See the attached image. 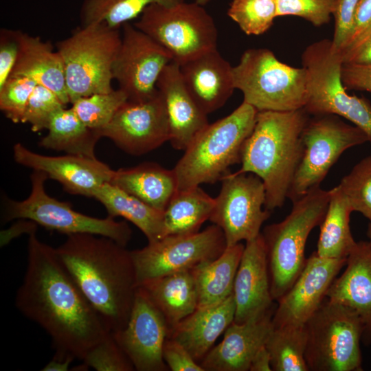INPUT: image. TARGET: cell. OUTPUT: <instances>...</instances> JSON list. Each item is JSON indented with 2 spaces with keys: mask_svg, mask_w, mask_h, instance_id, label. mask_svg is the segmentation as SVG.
<instances>
[{
  "mask_svg": "<svg viewBox=\"0 0 371 371\" xmlns=\"http://www.w3.org/2000/svg\"><path fill=\"white\" fill-rule=\"evenodd\" d=\"M36 231L28 238L27 265L15 304L49 335L54 358L83 360L109 333L59 260Z\"/></svg>",
  "mask_w": 371,
  "mask_h": 371,
  "instance_id": "cell-1",
  "label": "cell"
},
{
  "mask_svg": "<svg viewBox=\"0 0 371 371\" xmlns=\"http://www.w3.org/2000/svg\"><path fill=\"white\" fill-rule=\"evenodd\" d=\"M55 249L106 330L124 328L138 287L131 251L111 238L90 234L69 235Z\"/></svg>",
  "mask_w": 371,
  "mask_h": 371,
  "instance_id": "cell-2",
  "label": "cell"
},
{
  "mask_svg": "<svg viewBox=\"0 0 371 371\" xmlns=\"http://www.w3.org/2000/svg\"><path fill=\"white\" fill-rule=\"evenodd\" d=\"M310 115L305 109L258 111L254 127L245 141L241 167L236 172L252 173L263 182L265 207H281L303 155L302 133Z\"/></svg>",
  "mask_w": 371,
  "mask_h": 371,
  "instance_id": "cell-3",
  "label": "cell"
},
{
  "mask_svg": "<svg viewBox=\"0 0 371 371\" xmlns=\"http://www.w3.org/2000/svg\"><path fill=\"white\" fill-rule=\"evenodd\" d=\"M258 111L245 102L228 115L208 124L194 138L173 170L177 190L214 183L240 163L243 145L251 133Z\"/></svg>",
  "mask_w": 371,
  "mask_h": 371,
  "instance_id": "cell-4",
  "label": "cell"
},
{
  "mask_svg": "<svg viewBox=\"0 0 371 371\" xmlns=\"http://www.w3.org/2000/svg\"><path fill=\"white\" fill-rule=\"evenodd\" d=\"M330 192L317 187L293 202L289 214L267 226L262 234L267 251L271 293L278 300L293 285L306 259L304 249L312 229L321 224Z\"/></svg>",
  "mask_w": 371,
  "mask_h": 371,
  "instance_id": "cell-5",
  "label": "cell"
},
{
  "mask_svg": "<svg viewBox=\"0 0 371 371\" xmlns=\"http://www.w3.org/2000/svg\"><path fill=\"white\" fill-rule=\"evenodd\" d=\"M236 89L243 101L258 111H289L303 109L308 98V74L280 61L267 48L245 51L232 67Z\"/></svg>",
  "mask_w": 371,
  "mask_h": 371,
  "instance_id": "cell-6",
  "label": "cell"
},
{
  "mask_svg": "<svg viewBox=\"0 0 371 371\" xmlns=\"http://www.w3.org/2000/svg\"><path fill=\"white\" fill-rule=\"evenodd\" d=\"M121 40L120 29L91 23L80 25L56 43L71 104L79 98L113 89L112 67Z\"/></svg>",
  "mask_w": 371,
  "mask_h": 371,
  "instance_id": "cell-7",
  "label": "cell"
},
{
  "mask_svg": "<svg viewBox=\"0 0 371 371\" xmlns=\"http://www.w3.org/2000/svg\"><path fill=\"white\" fill-rule=\"evenodd\" d=\"M304 329V357L308 370H362L363 328L354 310L326 297Z\"/></svg>",
  "mask_w": 371,
  "mask_h": 371,
  "instance_id": "cell-8",
  "label": "cell"
},
{
  "mask_svg": "<svg viewBox=\"0 0 371 371\" xmlns=\"http://www.w3.org/2000/svg\"><path fill=\"white\" fill-rule=\"evenodd\" d=\"M302 63L308 74L305 111L310 115L344 117L364 131L371 144V104L365 98L348 93L341 80V56L332 40H321L306 47Z\"/></svg>",
  "mask_w": 371,
  "mask_h": 371,
  "instance_id": "cell-9",
  "label": "cell"
},
{
  "mask_svg": "<svg viewBox=\"0 0 371 371\" xmlns=\"http://www.w3.org/2000/svg\"><path fill=\"white\" fill-rule=\"evenodd\" d=\"M48 179L41 171L34 170L30 175L31 192L23 201L3 196L1 221L6 223L14 219H26L52 231L66 234H90L111 238L126 246L132 231L126 221L114 218L90 216L74 210L68 202L50 196L45 190Z\"/></svg>",
  "mask_w": 371,
  "mask_h": 371,
  "instance_id": "cell-10",
  "label": "cell"
},
{
  "mask_svg": "<svg viewBox=\"0 0 371 371\" xmlns=\"http://www.w3.org/2000/svg\"><path fill=\"white\" fill-rule=\"evenodd\" d=\"M133 25L164 47L179 65L217 49L214 21L195 1L172 5L152 4Z\"/></svg>",
  "mask_w": 371,
  "mask_h": 371,
  "instance_id": "cell-11",
  "label": "cell"
},
{
  "mask_svg": "<svg viewBox=\"0 0 371 371\" xmlns=\"http://www.w3.org/2000/svg\"><path fill=\"white\" fill-rule=\"evenodd\" d=\"M303 155L290 188L292 202L320 183L341 155L347 149L369 142L367 135L355 125L333 114L313 115L302 133Z\"/></svg>",
  "mask_w": 371,
  "mask_h": 371,
  "instance_id": "cell-12",
  "label": "cell"
},
{
  "mask_svg": "<svg viewBox=\"0 0 371 371\" xmlns=\"http://www.w3.org/2000/svg\"><path fill=\"white\" fill-rule=\"evenodd\" d=\"M227 247L222 229L212 225L201 232L167 236L131 251L137 286L170 273L191 271L218 258Z\"/></svg>",
  "mask_w": 371,
  "mask_h": 371,
  "instance_id": "cell-13",
  "label": "cell"
},
{
  "mask_svg": "<svg viewBox=\"0 0 371 371\" xmlns=\"http://www.w3.org/2000/svg\"><path fill=\"white\" fill-rule=\"evenodd\" d=\"M221 181L209 220L222 229L227 247L256 238L270 216V211L262 208L266 200L262 181L252 173L229 172Z\"/></svg>",
  "mask_w": 371,
  "mask_h": 371,
  "instance_id": "cell-14",
  "label": "cell"
},
{
  "mask_svg": "<svg viewBox=\"0 0 371 371\" xmlns=\"http://www.w3.org/2000/svg\"><path fill=\"white\" fill-rule=\"evenodd\" d=\"M122 27L121 43L112 67L113 78L128 100L145 101L157 93V80L172 58L134 25L128 22Z\"/></svg>",
  "mask_w": 371,
  "mask_h": 371,
  "instance_id": "cell-15",
  "label": "cell"
},
{
  "mask_svg": "<svg viewBox=\"0 0 371 371\" xmlns=\"http://www.w3.org/2000/svg\"><path fill=\"white\" fill-rule=\"evenodd\" d=\"M125 153L146 154L170 139L167 112L161 94L142 102L126 101L111 121L98 131Z\"/></svg>",
  "mask_w": 371,
  "mask_h": 371,
  "instance_id": "cell-16",
  "label": "cell"
},
{
  "mask_svg": "<svg viewBox=\"0 0 371 371\" xmlns=\"http://www.w3.org/2000/svg\"><path fill=\"white\" fill-rule=\"evenodd\" d=\"M169 326L146 291L138 286L126 326L111 333L138 371H166L163 357Z\"/></svg>",
  "mask_w": 371,
  "mask_h": 371,
  "instance_id": "cell-17",
  "label": "cell"
},
{
  "mask_svg": "<svg viewBox=\"0 0 371 371\" xmlns=\"http://www.w3.org/2000/svg\"><path fill=\"white\" fill-rule=\"evenodd\" d=\"M346 260L324 258L313 252L291 287L278 300L273 328L304 326L326 297Z\"/></svg>",
  "mask_w": 371,
  "mask_h": 371,
  "instance_id": "cell-18",
  "label": "cell"
},
{
  "mask_svg": "<svg viewBox=\"0 0 371 371\" xmlns=\"http://www.w3.org/2000/svg\"><path fill=\"white\" fill-rule=\"evenodd\" d=\"M14 161L23 166L44 172L59 182L70 194L93 198L97 190L110 182L114 172L96 157L69 155L48 156L38 154L19 142L13 146Z\"/></svg>",
  "mask_w": 371,
  "mask_h": 371,
  "instance_id": "cell-19",
  "label": "cell"
},
{
  "mask_svg": "<svg viewBox=\"0 0 371 371\" xmlns=\"http://www.w3.org/2000/svg\"><path fill=\"white\" fill-rule=\"evenodd\" d=\"M234 322L244 323L273 309L267 251L262 234L247 241L236 274Z\"/></svg>",
  "mask_w": 371,
  "mask_h": 371,
  "instance_id": "cell-20",
  "label": "cell"
},
{
  "mask_svg": "<svg viewBox=\"0 0 371 371\" xmlns=\"http://www.w3.org/2000/svg\"><path fill=\"white\" fill-rule=\"evenodd\" d=\"M274 311L242 324L233 322L225 330L222 341L201 360L204 370H249L252 359L265 346L273 329Z\"/></svg>",
  "mask_w": 371,
  "mask_h": 371,
  "instance_id": "cell-21",
  "label": "cell"
},
{
  "mask_svg": "<svg viewBox=\"0 0 371 371\" xmlns=\"http://www.w3.org/2000/svg\"><path fill=\"white\" fill-rule=\"evenodd\" d=\"M157 89L164 101L172 146L184 150L196 135L208 124L206 115L186 89L179 65L171 61L161 71Z\"/></svg>",
  "mask_w": 371,
  "mask_h": 371,
  "instance_id": "cell-22",
  "label": "cell"
},
{
  "mask_svg": "<svg viewBox=\"0 0 371 371\" xmlns=\"http://www.w3.org/2000/svg\"><path fill=\"white\" fill-rule=\"evenodd\" d=\"M232 67L217 49L179 65L186 89L206 115L221 108L236 89Z\"/></svg>",
  "mask_w": 371,
  "mask_h": 371,
  "instance_id": "cell-23",
  "label": "cell"
},
{
  "mask_svg": "<svg viewBox=\"0 0 371 371\" xmlns=\"http://www.w3.org/2000/svg\"><path fill=\"white\" fill-rule=\"evenodd\" d=\"M326 297L356 312L363 328L361 341L365 345L371 344V247L368 241L357 242Z\"/></svg>",
  "mask_w": 371,
  "mask_h": 371,
  "instance_id": "cell-24",
  "label": "cell"
},
{
  "mask_svg": "<svg viewBox=\"0 0 371 371\" xmlns=\"http://www.w3.org/2000/svg\"><path fill=\"white\" fill-rule=\"evenodd\" d=\"M235 310L232 293L218 304L196 308L169 329L167 337L181 344L196 361H201L217 338L234 322Z\"/></svg>",
  "mask_w": 371,
  "mask_h": 371,
  "instance_id": "cell-25",
  "label": "cell"
},
{
  "mask_svg": "<svg viewBox=\"0 0 371 371\" xmlns=\"http://www.w3.org/2000/svg\"><path fill=\"white\" fill-rule=\"evenodd\" d=\"M19 54L10 76L30 78L70 103L62 58L49 41L19 30Z\"/></svg>",
  "mask_w": 371,
  "mask_h": 371,
  "instance_id": "cell-26",
  "label": "cell"
},
{
  "mask_svg": "<svg viewBox=\"0 0 371 371\" xmlns=\"http://www.w3.org/2000/svg\"><path fill=\"white\" fill-rule=\"evenodd\" d=\"M110 183L161 212L177 190L173 169L154 162L114 170Z\"/></svg>",
  "mask_w": 371,
  "mask_h": 371,
  "instance_id": "cell-27",
  "label": "cell"
},
{
  "mask_svg": "<svg viewBox=\"0 0 371 371\" xmlns=\"http://www.w3.org/2000/svg\"><path fill=\"white\" fill-rule=\"evenodd\" d=\"M143 288L164 316L169 329L192 313L198 295L192 271H183L144 282Z\"/></svg>",
  "mask_w": 371,
  "mask_h": 371,
  "instance_id": "cell-28",
  "label": "cell"
},
{
  "mask_svg": "<svg viewBox=\"0 0 371 371\" xmlns=\"http://www.w3.org/2000/svg\"><path fill=\"white\" fill-rule=\"evenodd\" d=\"M245 245L227 247L216 259L203 262L192 271L197 290L198 307L218 304L233 293L236 274Z\"/></svg>",
  "mask_w": 371,
  "mask_h": 371,
  "instance_id": "cell-29",
  "label": "cell"
},
{
  "mask_svg": "<svg viewBox=\"0 0 371 371\" xmlns=\"http://www.w3.org/2000/svg\"><path fill=\"white\" fill-rule=\"evenodd\" d=\"M93 198L103 205L108 216L123 217L137 227L148 243L163 238L164 212L150 207L110 182L101 186Z\"/></svg>",
  "mask_w": 371,
  "mask_h": 371,
  "instance_id": "cell-30",
  "label": "cell"
},
{
  "mask_svg": "<svg viewBox=\"0 0 371 371\" xmlns=\"http://www.w3.org/2000/svg\"><path fill=\"white\" fill-rule=\"evenodd\" d=\"M329 192V202L321 223L316 253L324 258L347 259L357 243L350 227V216L353 211L338 186Z\"/></svg>",
  "mask_w": 371,
  "mask_h": 371,
  "instance_id": "cell-31",
  "label": "cell"
},
{
  "mask_svg": "<svg viewBox=\"0 0 371 371\" xmlns=\"http://www.w3.org/2000/svg\"><path fill=\"white\" fill-rule=\"evenodd\" d=\"M47 130V135L39 142L41 147L69 155L96 157L95 147L102 137L98 130L87 126L71 107L58 110Z\"/></svg>",
  "mask_w": 371,
  "mask_h": 371,
  "instance_id": "cell-32",
  "label": "cell"
},
{
  "mask_svg": "<svg viewBox=\"0 0 371 371\" xmlns=\"http://www.w3.org/2000/svg\"><path fill=\"white\" fill-rule=\"evenodd\" d=\"M215 204L200 186L177 191L163 212V238L199 232L210 219Z\"/></svg>",
  "mask_w": 371,
  "mask_h": 371,
  "instance_id": "cell-33",
  "label": "cell"
},
{
  "mask_svg": "<svg viewBox=\"0 0 371 371\" xmlns=\"http://www.w3.org/2000/svg\"><path fill=\"white\" fill-rule=\"evenodd\" d=\"M184 0H83L80 25L103 23L120 29L124 23L138 18L144 10L154 3L172 5Z\"/></svg>",
  "mask_w": 371,
  "mask_h": 371,
  "instance_id": "cell-34",
  "label": "cell"
},
{
  "mask_svg": "<svg viewBox=\"0 0 371 371\" xmlns=\"http://www.w3.org/2000/svg\"><path fill=\"white\" fill-rule=\"evenodd\" d=\"M265 346L270 355L272 370L308 371L304 357V325L273 328Z\"/></svg>",
  "mask_w": 371,
  "mask_h": 371,
  "instance_id": "cell-35",
  "label": "cell"
},
{
  "mask_svg": "<svg viewBox=\"0 0 371 371\" xmlns=\"http://www.w3.org/2000/svg\"><path fill=\"white\" fill-rule=\"evenodd\" d=\"M128 100L121 89L81 97L71 103V109L89 128L100 130L113 119L120 106Z\"/></svg>",
  "mask_w": 371,
  "mask_h": 371,
  "instance_id": "cell-36",
  "label": "cell"
},
{
  "mask_svg": "<svg viewBox=\"0 0 371 371\" xmlns=\"http://www.w3.org/2000/svg\"><path fill=\"white\" fill-rule=\"evenodd\" d=\"M227 15L247 35L267 32L277 17L275 0H233Z\"/></svg>",
  "mask_w": 371,
  "mask_h": 371,
  "instance_id": "cell-37",
  "label": "cell"
},
{
  "mask_svg": "<svg viewBox=\"0 0 371 371\" xmlns=\"http://www.w3.org/2000/svg\"><path fill=\"white\" fill-rule=\"evenodd\" d=\"M352 211L371 222V155L359 161L338 185Z\"/></svg>",
  "mask_w": 371,
  "mask_h": 371,
  "instance_id": "cell-38",
  "label": "cell"
},
{
  "mask_svg": "<svg viewBox=\"0 0 371 371\" xmlns=\"http://www.w3.org/2000/svg\"><path fill=\"white\" fill-rule=\"evenodd\" d=\"M38 84L22 76H10L0 87V109L13 123H22L29 98Z\"/></svg>",
  "mask_w": 371,
  "mask_h": 371,
  "instance_id": "cell-39",
  "label": "cell"
},
{
  "mask_svg": "<svg viewBox=\"0 0 371 371\" xmlns=\"http://www.w3.org/2000/svg\"><path fill=\"white\" fill-rule=\"evenodd\" d=\"M89 367L97 371H132L134 366L116 341L109 333L94 345L82 360Z\"/></svg>",
  "mask_w": 371,
  "mask_h": 371,
  "instance_id": "cell-40",
  "label": "cell"
},
{
  "mask_svg": "<svg viewBox=\"0 0 371 371\" xmlns=\"http://www.w3.org/2000/svg\"><path fill=\"white\" fill-rule=\"evenodd\" d=\"M65 106L54 92L37 85L29 98L22 123L30 124L33 132L47 129L54 115Z\"/></svg>",
  "mask_w": 371,
  "mask_h": 371,
  "instance_id": "cell-41",
  "label": "cell"
},
{
  "mask_svg": "<svg viewBox=\"0 0 371 371\" xmlns=\"http://www.w3.org/2000/svg\"><path fill=\"white\" fill-rule=\"evenodd\" d=\"M337 0H275L277 17L296 16L319 27L333 15Z\"/></svg>",
  "mask_w": 371,
  "mask_h": 371,
  "instance_id": "cell-42",
  "label": "cell"
},
{
  "mask_svg": "<svg viewBox=\"0 0 371 371\" xmlns=\"http://www.w3.org/2000/svg\"><path fill=\"white\" fill-rule=\"evenodd\" d=\"M360 0H337L333 13L334 34L332 43L334 47L341 49L347 43L352 29L355 13Z\"/></svg>",
  "mask_w": 371,
  "mask_h": 371,
  "instance_id": "cell-43",
  "label": "cell"
},
{
  "mask_svg": "<svg viewBox=\"0 0 371 371\" xmlns=\"http://www.w3.org/2000/svg\"><path fill=\"white\" fill-rule=\"evenodd\" d=\"M19 49V30L1 29L0 31V87L11 75L18 58Z\"/></svg>",
  "mask_w": 371,
  "mask_h": 371,
  "instance_id": "cell-44",
  "label": "cell"
},
{
  "mask_svg": "<svg viewBox=\"0 0 371 371\" xmlns=\"http://www.w3.org/2000/svg\"><path fill=\"white\" fill-rule=\"evenodd\" d=\"M163 357L172 371H205L181 344L169 337L164 344Z\"/></svg>",
  "mask_w": 371,
  "mask_h": 371,
  "instance_id": "cell-45",
  "label": "cell"
},
{
  "mask_svg": "<svg viewBox=\"0 0 371 371\" xmlns=\"http://www.w3.org/2000/svg\"><path fill=\"white\" fill-rule=\"evenodd\" d=\"M339 51L344 64L371 65V26Z\"/></svg>",
  "mask_w": 371,
  "mask_h": 371,
  "instance_id": "cell-46",
  "label": "cell"
},
{
  "mask_svg": "<svg viewBox=\"0 0 371 371\" xmlns=\"http://www.w3.org/2000/svg\"><path fill=\"white\" fill-rule=\"evenodd\" d=\"M341 80L346 89L371 93V65L342 63Z\"/></svg>",
  "mask_w": 371,
  "mask_h": 371,
  "instance_id": "cell-47",
  "label": "cell"
},
{
  "mask_svg": "<svg viewBox=\"0 0 371 371\" xmlns=\"http://www.w3.org/2000/svg\"><path fill=\"white\" fill-rule=\"evenodd\" d=\"M370 26H371V0H360L355 13L351 34L346 45L355 40Z\"/></svg>",
  "mask_w": 371,
  "mask_h": 371,
  "instance_id": "cell-48",
  "label": "cell"
},
{
  "mask_svg": "<svg viewBox=\"0 0 371 371\" xmlns=\"http://www.w3.org/2000/svg\"><path fill=\"white\" fill-rule=\"evenodd\" d=\"M20 221L13 225L7 230L1 232V246H4L10 242L13 238L20 236L23 233L30 234L31 232L36 230L37 224L34 222L26 220L19 219Z\"/></svg>",
  "mask_w": 371,
  "mask_h": 371,
  "instance_id": "cell-49",
  "label": "cell"
},
{
  "mask_svg": "<svg viewBox=\"0 0 371 371\" xmlns=\"http://www.w3.org/2000/svg\"><path fill=\"white\" fill-rule=\"evenodd\" d=\"M250 371H271L270 355L266 348L263 346L255 355L249 366Z\"/></svg>",
  "mask_w": 371,
  "mask_h": 371,
  "instance_id": "cell-50",
  "label": "cell"
},
{
  "mask_svg": "<svg viewBox=\"0 0 371 371\" xmlns=\"http://www.w3.org/2000/svg\"><path fill=\"white\" fill-rule=\"evenodd\" d=\"M74 359L67 358L59 359L53 358L48 363H47L41 370L43 371H67L69 368V365Z\"/></svg>",
  "mask_w": 371,
  "mask_h": 371,
  "instance_id": "cell-51",
  "label": "cell"
},
{
  "mask_svg": "<svg viewBox=\"0 0 371 371\" xmlns=\"http://www.w3.org/2000/svg\"><path fill=\"white\" fill-rule=\"evenodd\" d=\"M368 237L369 238V240L368 241L370 244V246L371 247V222H370V224L368 225Z\"/></svg>",
  "mask_w": 371,
  "mask_h": 371,
  "instance_id": "cell-52",
  "label": "cell"
},
{
  "mask_svg": "<svg viewBox=\"0 0 371 371\" xmlns=\"http://www.w3.org/2000/svg\"><path fill=\"white\" fill-rule=\"evenodd\" d=\"M210 0H195V2H196L197 3L204 6L205 5H206L207 3H208L210 2Z\"/></svg>",
  "mask_w": 371,
  "mask_h": 371,
  "instance_id": "cell-53",
  "label": "cell"
}]
</instances>
